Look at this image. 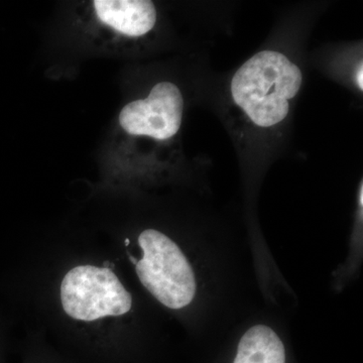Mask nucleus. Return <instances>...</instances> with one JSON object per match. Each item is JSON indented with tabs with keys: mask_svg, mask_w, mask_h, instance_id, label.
Instances as JSON below:
<instances>
[{
	"mask_svg": "<svg viewBox=\"0 0 363 363\" xmlns=\"http://www.w3.org/2000/svg\"><path fill=\"white\" fill-rule=\"evenodd\" d=\"M97 18L128 37H142L154 28L157 9L149 0H95Z\"/></svg>",
	"mask_w": 363,
	"mask_h": 363,
	"instance_id": "5",
	"label": "nucleus"
},
{
	"mask_svg": "<svg viewBox=\"0 0 363 363\" xmlns=\"http://www.w3.org/2000/svg\"><path fill=\"white\" fill-rule=\"evenodd\" d=\"M362 64H360L359 69H358L357 74V82L358 87L360 88V90L363 89V78H362Z\"/></svg>",
	"mask_w": 363,
	"mask_h": 363,
	"instance_id": "7",
	"label": "nucleus"
},
{
	"mask_svg": "<svg viewBox=\"0 0 363 363\" xmlns=\"http://www.w3.org/2000/svg\"><path fill=\"white\" fill-rule=\"evenodd\" d=\"M60 298L66 314L83 322L124 316L133 307V296L111 269L90 264L67 272Z\"/></svg>",
	"mask_w": 363,
	"mask_h": 363,
	"instance_id": "3",
	"label": "nucleus"
},
{
	"mask_svg": "<svg viewBox=\"0 0 363 363\" xmlns=\"http://www.w3.org/2000/svg\"><path fill=\"white\" fill-rule=\"evenodd\" d=\"M183 111L180 89L173 83L161 82L145 99L126 104L119 114V123L130 135L169 140L180 130Z\"/></svg>",
	"mask_w": 363,
	"mask_h": 363,
	"instance_id": "4",
	"label": "nucleus"
},
{
	"mask_svg": "<svg viewBox=\"0 0 363 363\" xmlns=\"http://www.w3.org/2000/svg\"><path fill=\"white\" fill-rule=\"evenodd\" d=\"M301 69L277 51H262L248 59L230 83L234 104L259 128L283 123L290 111V100L302 87Z\"/></svg>",
	"mask_w": 363,
	"mask_h": 363,
	"instance_id": "1",
	"label": "nucleus"
},
{
	"mask_svg": "<svg viewBox=\"0 0 363 363\" xmlns=\"http://www.w3.org/2000/svg\"><path fill=\"white\" fill-rule=\"evenodd\" d=\"M363 187L360 183L357 193V209L355 223L348 240L345 257L330 274V288L334 293L341 294L359 278L363 264Z\"/></svg>",
	"mask_w": 363,
	"mask_h": 363,
	"instance_id": "6",
	"label": "nucleus"
},
{
	"mask_svg": "<svg viewBox=\"0 0 363 363\" xmlns=\"http://www.w3.org/2000/svg\"><path fill=\"white\" fill-rule=\"evenodd\" d=\"M267 307L248 312L207 347L203 363H298L285 320Z\"/></svg>",
	"mask_w": 363,
	"mask_h": 363,
	"instance_id": "2",
	"label": "nucleus"
}]
</instances>
